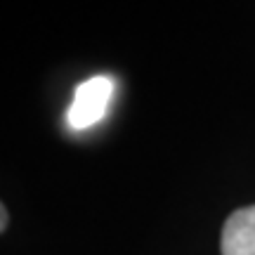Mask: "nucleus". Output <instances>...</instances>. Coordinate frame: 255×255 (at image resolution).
Returning a JSON list of instances; mask_svg holds the SVG:
<instances>
[{"label": "nucleus", "instance_id": "1", "mask_svg": "<svg viewBox=\"0 0 255 255\" xmlns=\"http://www.w3.org/2000/svg\"><path fill=\"white\" fill-rule=\"evenodd\" d=\"M111 97H114V81L109 76L88 78L73 92V102L66 111V123L73 130H85V128L100 123L109 111Z\"/></svg>", "mask_w": 255, "mask_h": 255}, {"label": "nucleus", "instance_id": "2", "mask_svg": "<svg viewBox=\"0 0 255 255\" xmlns=\"http://www.w3.org/2000/svg\"><path fill=\"white\" fill-rule=\"evenodd\" d=\"M222 255H255V206L234 210L222 227Z\"/></svg>", "mask_w": 255, "mask_h": 255}, {"label": "nucleus", "instance_id": "3", "mask_svg": "<svg viewBox=\"0 0 255 255\" xmlns=\"http://www.w3.org/2000/svg\"><path fill=\"white\" fill-rule=\"evenodd\" d=\"M5 227H7V210L0 203V232H5Z\"/></svg>", "mask_w": 255, "mask_h": 255}]
</instances>
